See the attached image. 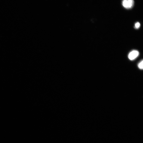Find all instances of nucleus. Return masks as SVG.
<instances>
[{"label":"nucleus","instance_id":"1","mask_svg":"<svg viewBox=\"0 0 143 143\" xmlns=\"http://www.w3.org/2000/svg\"><path fill=\"white\" fill-rule=\"evenodd\" d=\"M134 4L133 0H123L122 5L124 8L127 9H130L133 7Z\"/></svg>","mask_w":143,"mask_h":143},{"label":"nucleus","instance_id":"2","mask_svg":"<svg viewBox=\"0 0 143 143\" xmlns=\"http://www.w3.org/2000/svg\"><path fill=\"white\" fill-rule=\"evenodd\" d=\"M139 55V53L138 51L136 50L132 51L129 54V58L131 60H134L138 57Z\"/></svg>","mask_w":143,"mask_h":143},{"label":"nucleus","instance_id":"3","mask_svg":"<svg viewBox=\"0 0 143 143\" xmlns=\"http://www.w3.org/2000/svg\"><path fill=\"white\" fill-rule=\"evenodd\" d=\"M143 62L142 60L141 62H140L138 65V67L139 68L141 69H143Z\"/></svg>","mask_w":143,"mask_h":143},{"label":"nucleus","instance_id":"4","mask_svg":"<svg viewBox=\"0 0 143 143\" xmlns=\"http://www.w3.org/2000/svg\"><path fill=\"white\" fill-rule=\"evenodd\" d=\"M140 26V24L139 22H137L135 24V27L136 29H139Z\"/></svg>","mask_w":143,"mask_h":143}]
</instances>
